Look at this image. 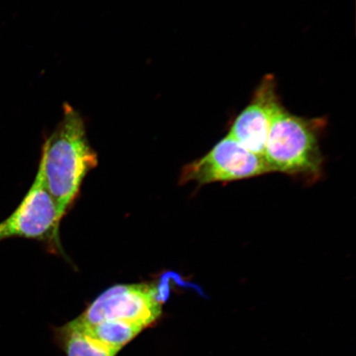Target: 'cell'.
<instances>
[{"label": "cell", "mask_w": 356, "mask_h": 356, "mask_svg": "<svg viewBox=\"0 0 356 356\" xmlns=\"http://www.w3.org/2000/svg\"><path fill=\"white\" fill-rule=\"evenodd\" d=\"M97 165V155L89 144L86 124L72 106L42 148L41 169L49 193L65 216L78 197L84 178Z\"/></svg>", "instance_id": "6da1fadb"}, {"label": "cell", "mask_w": 356, "mask_h": 356, "mask_svg": "<svg viewBox=\"0 0 356 356\" xmlns=\"http://www.w3.org/2000/svg\"><path fill=\"white\" fill-rule=\"evenodd\" d=\"M323 126V119L301 118L280 105L271 120L264 152L270 172L317 180L323 163L319 146Z\"/></svg>", "instance_id": "7a4b0ae2"}, {"label": "cell", "mask_w": 356, "mask_h": 356, "mask_svg": "<svg viewBox=\"0 0 356 356\" xmlns=\"http://www.w3.org/2000/svg\"><path fill=\"white\" fill-rule=\"evenodd\" d=\"M166 293L158 282L115 284L102 293L76 320L87 327L124 321L147 328L161 316Z\"/></svg>", "instance_id": "3957f363"}, {"label": "cell", "mask_w": 356, "mask_h": 356, "mask_svg": "<svg viewBox=\"0 0 356 356\" xmlns=\"http://www.w3.org/2000/svg\"><path fill=\"white\" fill-rule=\"evenodd\" d=\"M63 218L38 168L33 184L19 206L0 222V241L24 238L60 248V226Z\"/></svg>", "instance_id": "277c9868"}, {"label": "cell", "mask_w": 356, "mask_h": 356, "mask_svg": "<svg viewBox=\"0 0 356 356\" xmlns=\"http://www.w3.org/2000/svg\"><path fill=\"white\" fill-rule=\"evenodd\" d=\"M265 159L250 152L227 135L204 157L182 169L180 184L197 182L207 185L216 181H233L268 173Z\"/></svg>", "instance_id": "5b68a950"}, {"label": "cell", "mask_w": 356, "mask_h": 356, "mask_svg": "<svg viewBox=\"0 0 356 356\" xmlns=\"http://www.w3.org/2000/svg\"><path fill=\"white\" fill-rule=\"evenodd\" d=\"M280 105L277 83L273 75H266L250 104L235 119L228 135L245 149L264 158L271 120Z\"/></svg>", "instance_id": "8992f818"}, {"label": "cell", "mask_w": 356, "mask_h": 356, "mask_svg": "<svg viewBox=\"0 0 356 356\" xmlns=\"http://www.w3.org/2000/svg\"><path fill=\"white\" fill-rule=\"evenodd\" d=\"M56 338L67 356H115L118 354L89 337L75 319L56 329Z\"/></svg>", "instance_id": "52a82bcc"}, {"label": "cell", "mask_w": 356, "mask_h": 356, "mask_svg": "<svg viewBox=\"0 0 356 356\" xmlns=\"http://www.w3.org/2000/svg\"><path fill=\"white\" fill-rule=\"evenodd\" d=\"M77 322L89 337L95 338L102 344L118 353L122 347L146 328L139 323L124 321H105L91 327L84 326L79 321Z\"/></svg>", "instance_id": "ba28073f"}]
</instances>
